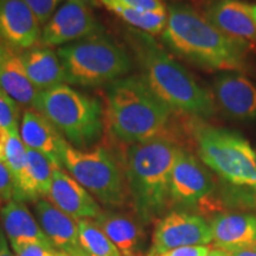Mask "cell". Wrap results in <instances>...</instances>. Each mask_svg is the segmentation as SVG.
<instances>
[{
  "label": "cell",
  "mask_w": 256,
  "mask_h": 256,
  "mask_svg": "<svg viewBox=\"0 0 256 256\" xmlns=\"http://www.w3.org/2000/svg\"><path fill=\"white\" fill-rule=\"evenodd\" d=\"M0 89L11 96L18 104L34 107L40 90L32 84L20 56L8 48L0 69Z\"/></svg>",
  "instance_id": "603a6c76"
},
{
  "label": "cell",
  "mask_w": 256,
  "mask_h": 256,
  "mask_svg": "<svg viewBox=\"0 0 256 256\" xmlns=\"http://www.w3.org/2000/svg\"><path fill=\"white\" fill-rule=\"evenodd\" d=\"M122 256H142L146 235L138 217L115 211H101L94 220Z\"/></svg>",
  "instance_id": "d6986e66"
},
{
  "label": "cell",
  "mask_w": 256,
  "mask_h": 256,
  "mask_svg": "<svg viewBox=\"0 0 256 256\" xmlns=\"http://www.w3.org/2000/svg\"><path fill=\"white\" fill-rule=\"evenodd\" d=\"M211 242L210 224L203 217L185 211H174L156 222L148 252L162 254L180 247L208 246Z\"/></svg>",
  "instance_id": "30bf717a"
},
{
  "label": "cell",
  "mask_w": 256,
  "mask_h": 256,
  "mask_svg": "<svg viewBox=\"0 0 256 256\" xmlns=\"http://www.w3.org/2000/svg\"><path fill=\"white\" fill-rule=\"evenodd\" d=\"M66 82L80 87H96L122 78L132 70L127 51L110 37L92 34L57 50Z\"/></svg>",
  "instance_id": "8992f818"
},
{
  "label": "cell",
  "mask_w": 256,
  "mask_h": 256,
  "mask_svg": "<svg viewBox=\"0 0 256 256\" xmlns=\"http://www.w3.org/2000/svg\"><path fill=\"white\" fill-rule=\"evenodd\" d=\"M55 248L43 243H31L16 250V256H52Z\"/></svg>",
  "instance_id": "1f68e13d"
},
{
  "label": "cell",
  "mask_w": 256,
  "mask_h": 256,
  "mask_svg": "<svg viewBox=\"0 0 256 256\" xmlns=\"http://www.w3.org/2000/svg\"><path fill=\"white\" fill-rule=\"evenodd\" d=\"M19 136L28 148L46 156L55 168H63V152L68 142L40 112H25L20 120Z\"/></svg>",
  "instance_id": "9a60e30c"
},
{
  "label": "cell",
  "mask_w": 256,
  "mask_h": 256,
  "mask_svg": "<svg viewBox=\"0 0 256 256\" xmlns=\"http://www.w3.org/2000/svg\"><path fill=\"white\" fill-rule=\"evenodd\" d=\"M14 184L8 166L0 162V208L14 200Z\"/></svg>",
  "instance_id": "f546056e"
},
{
  "label": "cell",
  "mask_w": 256,
  "mask_h": 256,
  "mask_svg": "<svg viewBox=\"0 0 256 256\" xmlns=\"http://www.w3.org/2000/svg\"><path fill=\"white\" fill-rule=\"evenodd\" d=\"M49 198L54 206L75 220H95L102 211L92 194L62 168L54 170Z\"/></svg>",
  "instance_id": "2e32d148"
},
{
  "label": "cell",
  "mask_w": 256,
  "mask_h": 256,
  "mask_svg": "<svg viewBox=\"0 0 256 256\" xmlns=\"http://www.w3.org/2000/svg\"><path fill=\"white\" fill-rule=\"evenodd\" d=\"M40 23L24 0H0V43L16 52L36 46Z\"/></svg>",
  "instance_id": "7c38bea8"
},
{
  "label": "cell",
  "mask_w": 256,
  "mask_h": 256,
  "mask_svg": "<svg viewBox=\"0 0 256 256\" xmlns=\"http://www.w3.org/2000/svg\"><path fill=\"white\" fill-rule=\"evenodd\" d=\"M98 2L106 8L110 6H122V8L140 10V11H168L162 0H98Z\"/></svg>",
  "instance_id": "83f0119b"
},
{
  "label": "cell",
  "mask_w": 256,
  "mask_h": 256,
  "mask_svg": "<svg viewBox=\"0 0 256 256\" xmlns=\"http://www.w3.org/2000/svg\"><path fill=\"white\" fill-rule=\"evenodd\" d=\"M249 8H250V12H252V17H254L255 22H256V5H250V4H249Z\"/></svg>",
  "instance_id": "f35d334b"
},
{
  "label": "cell",
  "mask_w": 256,
  "mask_h": 256,
  "mask_svg": "<svg viewBox=\"0 0 256 256\" xmlns=\"http://www.w3.org/2000/svg\"><path fill=\"white\" fill-rule=\"evenodd\" d=\"M206 17L215 26L247 49L256 50V22L249 4L240 0H215Z\"/></svg>",
  "instance_id": "5bb4252c"
},
{
  "label": "cell",
  "mask_w": 256,
  "mask_h": 256,
  "mask_svg": "<svg viewBox=\"0 0 256 256\" xmlns=\"http://www.w3.org/2000/svg\"><path fill=\"white\" fill-rule=\"evenodd\" d=\"M230 256H256V247L236 250V252H232Z\"/></svg>",
  "instance_id": "e575fe53"
},
{
  "label": "cell",
  "mask_w": 256,
  "mask_h": 256,
  "mask_svg": "<svg viewBox=\"0 0 256 256\" xmlns=\"http://www.w3.org/2000/svg\"><path fill=\"white\" fill-rule=\"evenodd\" d=\"M0 218L14 252L31 243H51L42 230L40 223L22 202L12 200L0 209Z\"/></svg>",
  "instance_id": "ffe728a7"
},
{
  "label": "cell",
  "mask_w": 256,
  "mask_h": 256,
  "mask_svg": "<svg viewBox=\"0 0 256 256\" xmlns=\"http://www.w3.org/2000/svg\"><path fill=\"white\" fill-rule=\"evenodd\" d=\"M24 2L34 11L40 23L44 26L49 22V19L52 17V14H55L56 10L66 0H24Z\"/></svg>",
  "instance_id": "f1b7e54d"
},
{
  "label": "cell",
  "mask_w": 256,
  "mask_h": 256,
  "mask_svg": "<svg viewBox=\"0 0 256 256\" xmlns=\"http://www.w3.org/2000/svg\"><path fill=\"white\" fill-rule=\"evenodd\" d=\"M0 256H14L11 249L8 247V243L6 241L5 234L0 229Z\"/></svg>",
  "instance_id": "d6a6232c"
},
{
  "label": "cell",
  "mask_w": 256,
  "mask_h": 256,
  "mask_svg": "<svg viewBox=\"0 0 256 256\" xmlns=\"http://www.w3.org/2000/svg\"><path fill=\"white\" fill-rule=\"evenodd\" d=\"M76 148H87L101 138L104 106L98 98L58 84L38 95L34 107Z\"/></svg>",
  "instance_id": "5b68a950"
},
{
  "label": "cell",
  "mask_w": 256,
  "mask_h": 256,
  "mask_svg": "<svg viewBox=\"0 0 256 256\" xmlns=\"http://www.w3.org/2000/svg\"><path fill=\"white\" fill-rule=\"evenodd\" d=\"M28 151L19 134H8L5 146V165L8 166L14 184V192L20 185L26 168Z\"/></svg>",
  "instance_id": "484cf974"
},
{
  "label": "cell",
  "mask_w": 256,
  "mask_h": 256,
  "mask_svg": "<svg viewBox=\"0 0 256 256\" xmlns=\"http://www.w3.org/2000/svg\"><path fill=\"white\" fill-rule=\"evenodd\" d=\"M252 198H254V202L256 204V188H254V192H252Z\"/></svg>",
  "instance_id": "ab89813d"
},
{
  "label": "cell",
  "mask_w": 256,
  "mask_h": 256,
  "mask_svg": "<svg viewBox=\"0 0 256 256\" xmlns=\"http://www.w3.org/2000/svg\"><path fill=\"white\" fill-rule=\"evenodd\" d=\"M101 32L89 0H66L44 25L40 43L49 48L66 46Z\"/></svg>",
  "instance_id": "9c48e42d"
},
{
  "label": "cell",
  "mask_w": 256,
  "mask_h": 256,
  "mask_svg": "<svg viewBox=\"0 0 256 256\" xmlns=\"http://www.w3.org/2000/svg\"><path fill=\"white\" fill-rule=\"evenodd\" d=\"M106 100L108 126L120 142L134 145L166 136L172 110L142 76H124L112 82Z\"/></svg>",
  "instance_id": "3957f363"
},
{
  "label": "cell",
  "mask_w": 256,
  "mask_h": 256,
  "mask_svg": "<svg viewBox=\"0 0 256 256\" xmlns=\"http://www.w3.org/2000/svg\"><path fill=\"white\" fill-rule=\"evenodd\" d=\"M214 188L212 176L200 160L179 150L170 180V200L180 206H196L210 197Z\"/></svg>",
  "instance_id": "8fae6325"
},
{
  "label": "cell",
  "mask_w": 256,
  "mask_h": 256,
  "mask_svg": "<svg viewBox=\"0 0 256 256\" xmlns=\"http://www.w3.org/2000/svg\"><path fill=\"white\" fill-rule=\"evenodd\" d=\"M212 242L228 254L256 247V216L250 214H222L210 223Z\"/></svg>",
  "instance_id": "ac0fdd59"
},
{
  "label": "cell",
  "mask_w": 256,
  "mask_h": 256,
  "mask_svg": "<svg viewBox=\"0 0 256 256\" xmlns=\"http://www.w3.org/2000/svg\"><path fill=\"white\" fill-rule=\"evenodd\" d=\"M20 120L19 104L0 89V130L8 134H19Z\"/></svg>",
  "instance_id": "4316f807"
},
{
  "label": "cell",
  "mask_w": 256,
  "mask_h": 256,
  "mask_svg": "<svg viewBox=\"0 0 256 256\" xmlns=\"http://www.w3.org/2000/svg\"><path fill=\"white\" fill-rule=\"evenodd\" d=\"M202 162L236 186L256 188V152L241 134L209 124L194 126Z\"/></svg>",
  "instance_id": "52a82bcc"
},
{
  "label": "cell",
  "mask_w": 256,
  "mask_h": 256,
  "mask_svg": "<svg viewBox=\"0 0 256 256\" xmlns=\"http://www.w3.org/2000/svg\"><path fill=\"white\" fill-rule=\"evenodd\" d=\"M210 248L206 246H192V247H180L172 250L162 252V254H152L148 252L146 256H206Z\"/></svg>",
  "instance_id": "4dcf8cb0"
},
{
  "label": "cell",
  "mask_w": 256,
  "mask_h": 256,
  "mask_svg": "<svg viewBox=\"0 0 256 256\" xmlns=\"http://www.w3.org/2000/svg\"><path fill=\"white\" fill-rule=\"evenodd\" d=\"M62 162L72 178L102 204L114 208L124 206L126 188L122 172L107 150H80L66 142Z\"/></svg>",
  "instance_id": "ba28073f"
},
{
  "label": "cell",
  "mask_w": 256,
  "mask_h": 256,
  "mask_svg": "<svg viewBox=\"0 0 256 256\" xmlns=\"http://www.w3.org/2000/svg\"><path fill=\"white\" fill-rule=\"evenodd\" d=\"M6 50H8V48H6L5 46H2V44L0 43V69H2V62H4V58H5V55H6Z\"/></svg>",
  "instance_id": "8d00e7d4"
},
{
  "label": "cell",
  "mask_w": 256,
  "mask_h": 256,
  "mask_svg": "<svg viewBox=\"0 0 256 256\" xmlns=\"http://www.w3.org/2000/svg\"><path fill=\"white\" fill-rule=\"evenodd\" d=\"M179 147L166 136L128 147L124 176L133 209L144 224L164 212L170 202V180Z\"/></svg>",
  "instance_id": "277c9868"
},
{
  "label": "cell",
  "mask_w": 256,
  "mask_h": 256,
  "mask_svg": "<svg viewBox=\"0 0 256 256\" xmlns=\"http://www.w3.org/2000/svg\"><path fill=\"white\" fill-rule=\"evenodd\" d=\"M8 133L4 130H0V162L5 164V146L8 142Z\"/></svg>",
  "instance_id": "836d02e7"
},
{
  "label": "cell",
  "mask_w": 256,
  "mask_h": 256,
  "mask_svg": "<svg viewBox=\"0 0 256 256\" xmlns=\"http://www.w3.org/2000/svg\"><path fill=\"white\" fill-rule=\"evenodd\" d=\"M230 254L228 252H226L224 250H220V249H212V250H210L208 252L206 256H229Z\"/></svg>",
  "instance_id": "d590c367"
},
{
  "label": "cell",
  "mask_w": 256,
  "mask_h": 256,
  "mask_svg": "<svg viewBox=\"0 0 256 256\" xmlns=\"http://www.w3.org/2000/svg\"><path fill=\"white\" fill-rule=\"evenodd\" d=\"M20 60L32 84L40 92L66 82V72L58 55L49 46H34L20 52Z\"/></svg>",
  "instance_id": "44dd1931"
},
{
  "label": "cell",
  "mask_w": 256,
  "mask_h": 256,
  "mask_svg": "<svg viewBox=\"0 0 256 256\" xmlns=\"http://www.w3.org/2000/svg\"><path fill=\"white\" fill-rule=\"evenodd\" d=\"M52 256H80V255H75V254H70V252H60V250H54Z\"/></svg>",
  "instance_id": "74e56055"
},
{
  "label": "cell",
  "mask_w": 256,
  "mask_h": 256,
  "mask_svg": "<svg viewBox=\"0 0 256 256\" xmlns=\"http://www.w3.org/2000/svg\"><path fill=\"white\" fill-rule=\"evenodd\" d=\"M214 94L224 113L232 119H256V84L241 72L220 74L214 82Z\"/></svg>",
  "instance_id": "4fadbf2b"
},
{
  "label": "cell",
  "mask_w": 256,
  "mask_h": 256,
  "mask_svg": "<svg viewBox=\"0 0 256 256\" xmlns=\"http://www.w3.org/2000/svg\"><path fill=\"white\" fill-rule=\"evenodd\" d=\"M108 10L122 19L130 28L146 32L152 36L162 34L168 23V11H140V10L122 8V6H110Z\"/></svg>",
  "instance_id": "d4e9b609"
},
{
  "label": "cell",
  "mask_w": 256,
  "mask_h": 256,
  "mask_svg": "<svg viewBox=\"0 0 256 256\" xmlns=\"http://www.w3.org/2000/svg\"><path fill=\"white\" fill-rule=\"evenodd\" d=\"M164 43L182 58L208 70L243 72L247 48L218 30L188 4H172L162 34Z\"/></svg>",
  "instance_id": "6da1fadb"
},
{
  "label": "cell",
  "mask_w": 256,
  "mask_h": 256,
  "mask_svg": "<svg viewBox=\"0 0 256 256\" xmlns=\"http://www.w3.org/2000/svg\"><path fill=\"white\" fill-rule=\"evenodd\" d=\"M78 242L86 256H122L95 220H78Z\"/></svg>",
  "instance_id": "cb8c5ba5"
},
{
  "label": "cell",
  "mask_w": 256,
  "mask_h": 256,
  "mask_svg": "<svg viewBox=\"0 0 256 256\" xmlns=\"http://www.w3.org/2000/svg\"><path fill=\"white\" fill-rule=\"evenodd\" d=\"M229 256H230V255H229Z\"/></svg>",
  "instance_id": "60d3db41"
},
{
  "label": "cell",
  "mask_w": 256,
  "mask_h": 256,
  "mask_svg": "<svg viewBox=\"0 0 256 256\" xmlns=\"http://www.w3.org/2000/svg\"><path fill=\"white\" fill-rule=\"evenodd\" d=\"M36 215L42 230L56 250L86 256L78 242V220L46 200L36 202Z\"/></svg>",
  "instance_id": "e0dca14e"
},
{
  "label": "cell",
  "mask_w": 256,
  "mask_h": 256,
  "mask_svg": "<svg viewBox=\"0 0 256 256\" xmlns=\"http://www.w3.org/2000/svg\"><path fill=\"white\" fill-rule=\"evenodd\" d=\"M127 40L142 68V76L172 110L196 118H209L215 113L212 95L152 34L132 28L127 32Z\"/></svg>",
  "instance_id": "7a4b0ae2"
},
{
  "label": "cell",
  "mask_w": 256,
  "mask_h": 256,
  "mask_svg": "<svg viewBox=\"0 0 256 256\" xmlns=\"http://www.w3.org/2000/svg\"><path fill=\"white\" fill-rule=\"evenodd\" d=\"M28 162L20 185L14 192V200L38 202L43 197H49L52 174L55 166L52 162L34 150L28 148Z\"/></svg>",
  "instance_id": "7402d4cb"
}]
</instances>
